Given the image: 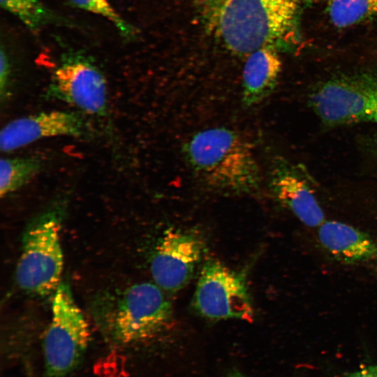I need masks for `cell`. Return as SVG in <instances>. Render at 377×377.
<instances>
[{
	"label": "cell",
	"mask_w": 377,
	"mask_h": 377,
	"mask_svg": "<svg viewBox=\"0 0 377 377\" xmlns=\"http://www.w3.org/2000/svg\"><path fill=\"white\" fill-rule=\"evenodd\" d=\"M304 0H195L206 32L230 52L248 55L291 40Z\"/></svg>",
	"instance_id": "obj_1"
},
{
	"label": "cell",
	"mask_w": 377,
	"mask_h": 377,
	"mask_svg": "<svg viewBox=\"0 0 377 377\" xmlns=\"http://www.w3.org/2000/svg\"><path fill=\"white\" fill-rule=\"evenodd\" d=\"M182 152L195 177L207 187L232 193H250L261 184L251 144L237 131L214 127L192 135Z\"/></svg>",
	"instance_id": "obj_2"
},
{
	"label": "cell",
	"mask_w": 377,
	"mask_h": 377,
	"mask_svg": "<svg viewBox=\"0 0 377 377\" xmlns=\"http://www.w3.org/2000/svg\"><path fill=\"white\" fill-rule=\"evenodd\" d=\"M309 104L329 128L377 124V73L363 71L331 77L313 87Z\"/></svg>",
	"instance_id": "obj_3"
},
{
	"label": "cell",
	"mask_w": 377,
	"mask_h": 377,
	"mask_svg": "<svg viewBox=\"0 0 377 377\" xmlns=\"http://www.w3.org/2000/svg\"><path fill=\"white\" fill-rule=\"evenodd\" d=\"M60 230V216L50 212L25 231L15 276L19 287L27 293L45 297L60 284L64 264Z\"/></svg>",
	"instance_id": "obj_4"
},
{
	"label": "cell",
	"mask_w": 377,
	"mask_h": 377,
	"mask_svg": "<svg viewBox=\"0 0 377 377\" xmlns=\"http://www.w3.org/2000/svg\"><path fill=\"white\" fill-rule=\"evenodd\" d=\"M90 335L68 283L61 282L54 292L52 318L43 339L46 377H67L79 364Z\"/></svg>",
	"instance_id": "obj_5"
},
{
	"label": "cell",
	"mask_w": 377,
	"mask_h": 377,
	"mask_svg": "<svg viewBox=\"0 0 377 377\" xmlns=\"http://www.w3.org/2000/svg\"><path fill=\"white\" fill-rule=\"evenodd\" d=\"M202 316L212 320L251 321L253 309L243 276L223 264L209 260L203 265L193 298Z\"/></svg>",
	"instance_id": "obj_6"
},
{
	"label": "cell",
	"mask_w": 377,
	"mask_h": 377,
	"mask_svg": "<svg viewBox=\"0 0 377 377\" xmlns=\"http://www.w3.org/2000/svg\"><path fill=\"white\" fill-rule=\"evenodd\" d=\"M161 288L145 282L125 291L112 322L114 336L119 342L131 343L150 338L169 323L172 306Z\"/></svg>",
	"instance_id": "obj_7"
},
{
	"label": "cell",
	"mask_w": 377,
	"mask_h": 377,
	"mask_svg": "<svg viewBox=\"0 0 377 377\" xmlns=\"http://www.w3.org/2000/svg\"><path fill=\"white\" fill-rule=\"evenodd\" d=\"M202 253L203 244L198 236L179 229H167L151 259L155 283L166 290L182 288L192 278Z\"/></svg>",
	"instance_id": "obj_8"
},
{
	"label": "cell",
	"mask_w": 377,
	"mask_h": 377,
	"mask_svg": "<svg viewBox=\"0 0 377 377\" xmlns=\"http://www.w3.org/2000/svg\"><path fill=\"white\" fill-rule=\"evenodd\" d=\"M50 93L86 113L105 110L107 88L100 71L82 57L67 58L55 70Z\"/></svg>",
	"instance_id": "obj_9"
},
{
	"label": "cell",
	"mask_w": 377,
	"mask_h": 377,
	"mask_svg": "<svg viewBox=\"0 0 377 377\" xmlns=\"http://www.w3.org/2000/svg\"><path fill=\"white\" fill-rule=\"evenodd\" d=\"M269 189L279 202L288 209L303 224L318 227L325 214L307 182L300 165L281 156L274 158L269 166Z\"/></svg>",
	"instance_id": "obj_10"
},
{
	"label": "cell",
	"mask_w": 377,
	"mask_h": 377,
	"mask_svg": "<svg viewBox=\"0 0 377 377\" xmlns=\"http://www.w3.org/2000/svg\"><path fill=\"white\" fill-rule=\"evenodd\" d=\"M83 127L80 117L71 112H45L18 118L1 129L0 148L9 152L43 138L77 136Z\"/></svg>",
	"instance_id": "obj_11"
},
{
	"label": "cell",
	"mask_w": 377,
	"mask_h": 377,
	"mask_svg": "<svg viewBox=\"0 0 377 377\" xmlns=\"http://www.w3.org/2000/svg\"><path fill=\"white\" fill-rule=\"evenodd\" d=\"M322 247L337 260L349 264L377 260V242L348 224L325 221L318 230Z\"/></svg>",
	"instance_id": "obj_12"
},
{
	"label": "cell",
	"mask_w": 377,
	"mask_h": 377,
	"mask_svg": "<svg viewBox=\"0 0 377 377\" xmlns=\"http://www.w3.org/2000/svg\"><path fill=\"white\" fill-rule=\"evenodd\" d=\"M281 68L275 47H261L248 54L242 72V102L244 107L261 103L273 92Z\"/></svg>",
	"instance_id": "obj_13"
},
{
	"label": "cell",
	"mask_w": 377,
	"mask_h": 377,
	"mask_svg": "<svg viewBox=\"0 0 377 377\" xmlns=\"http://www.w3.org/2000/svg\"><path fill=\"white\" fill-rule=\"evenodd\" d=\"M327 11L330 22L346 28L377 19V0H329Z\"/></svg>",
	"instance_id": "obj_14"
},
{
	"label": "cell",
	"mask_w": 377,
	"mask_h": 377,
	"mask_svg": "<svg viewBox=\"0 0 377 377\" xmlns=\"http://www.w3.org/2000/svg\"><path fill=\"white\" fill-rule=\"evenodd\" d=\"M0 195L12 193L34 177L41 168L35 157L6 158L0 161Z\"/></svg>",
	"instance_id": "obj_15"
},
{
	"label": "cell",
	"mask_w": 377,
	"mask_h": 377,
	"mask_svg": "<svg viewBox=\"0 0 377 377\" xmlns=\"http://www.w3.org/2000/svg\"><path fill=\"white\" fill-rule=\"evenodd\" d=\"M1 6L33 31L54 19L52 13L38 0H1Z\"/></svg>",
	"instance_id": "obj_16"
},
{
	"label": "cell",
	"mask_w": 377,
	"mask_h": 377,
	"mask_svg": "<svg viewBox=\"0 0 377 377\" xmlns=\"http://www.w3.org/2000/svg\"><path fill=\"white\" fill-rule=\"evenodd\" d=\"M68 1L79 8L104 17L113 24L124 38L131 39L135 36V29L117 12L108 0Z\"/></svg>",
	"instance_id": "obj_17"
},
{
	"label": "cell",
	"mask_w": 377,
	"mask_h": 377,
	"mask_svg": "<svg viewBox=\"0 0 377 377\" xmlns=\"http://www.w3.org/2000/svg\"><path fill=\"white\" fill-rule=\"evenodd\" d=\"M0 61V89L1 96H3V92L6 90V89L9 80L10 64L6 53L2 48L1 50Z\"/></svg>",
	"instance_id": "obj_18"
},
{
	"label": "cell",
	"mask_w": 377,
	"mask_h": 377,
	"mask_svg": "<svg viewBox=\"0 0 377 377\" xmlns=\"http://www.w3.org/2000/svg\"><path fill=\"white\" fill-rule=\"evenodd\" d=\"M343 377H377V365H368L348 373Z\"/></svg>",
	"instance_id": "obj_19"
},
{
	"label": "cell",
	"mask_w": 377,
	"mask_h": 377,
	"mask_svg": "<svg viewBox=\"0 0 377 377\" xmlns=\"http://www.w3.org/2000/svg\"><path fill=\"white\" fill-rule=\"evenodd\" d=\"M228 377H246V376L238 371H232L229 374Z\"/></svg>",
	"instance_id": "obj_20"
}]
</instances>
